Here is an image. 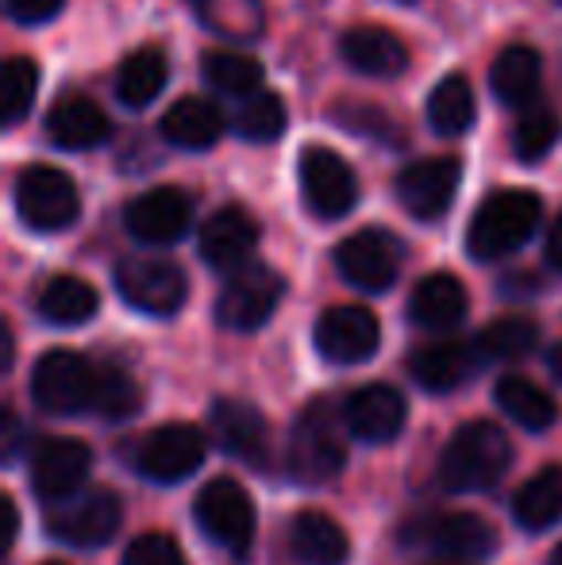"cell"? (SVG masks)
<instances>
[{
    "mask_svg": "<svg viewBox=\"0 0 562 565\" xmlns=\"http://www.w3.org/2000/svg\"><path fill=\"white\" fill-rule=\"evenodd\" d=\"M543 220V201L532 189H497L478 204L466 227V250L478 262H497L517 254L536 235Z\"/></svg>",
    "mask_w": 562,
    "mask_h": 565,
    "instance_id": "6da1fadb",
    "label": "cell"
},
{
    "mask_svg": "<svg viewBox=\"0 0 562 565\" xmlns=\"http://www.w3.org/2000/svg\"><path fill=\"white\" fill-rule=\"evenodd\" d=\"M512 447L501 427L474 419L458 427L439 458V481L447 492H486L509 473Z\"/></svg>",
    "mask_w": 562,
    "mask_h": 565,
    "instance_id": "7a4b0ae2",
    "label": "cell"
},
{
    "mask_svg": "<svg viewBox=\"0 0 562 565\" xmlns=\"http://www.w3.org/2000/svg\"><path fill=\"white\" fill-rule=\"evenodd\" d=\"M15 212H20L23 227L39 231V235H54L77 224L82 216V193H77L74 178L59 166H28L15 178Z\"/></svg>",
    "mask_w": 562,
    "mask_h": 565,
    "instance_id": "3957f363",
    "label": "cell"
},
{
    "mask_svg": "<svg viewBox=\"0 0 562 565\" xmlns=\"http://www.w3.org/2000/svg\"><path fill=\"white\" fill-rule=\"evenodd\" d=\"M193 515L209 543H216L232 558H247L251 543H255L258 515H255V500H251V492L240 481H232V477L209 481L197 492Z\"/></svg>",
    "mask_w": 562,
    "mask_h": 565,
    "instance_id": "277c9868",
    "label": "cell"
},
{
    "mask_svg": "<svg viewBox=\"0 0 562 565\" xmlns=\"http://www.w3.org/2000/svg\"><path fill=\"white\" fill-rule=\"evenodd\" d=\"M97 370L89 358L74 350H46L31 373V401L46 416H77L97 404Z\"/></svg>",
    "mask_w": 562,
    "mask_h": 565,
    "instance_id": "5b68a950",
    "label": "cell"
},
{
    "mask_svg": "<svg viewBox=\"0 0 562 565\" xmlns=\"http://www.w3.org/2000/svg\"><path fill=\"white\" fill-rule=\"evenodd\" d=\"M343 466H347V443H343V431H339L336 408H328V401L308 404L289 435L293 477L308 484H324V481H331V477H339Z\"/></svg>",
    "mask_w": 562,
    "mask_h": 565,
    "instance_id": "8992f818",
    "label": "cell"
},
{
    "mask_svg": "<svg viewBox=\"0 0 562 565\" xmlns=\"http://www.w3.org/2000/svg\"><path fill=\"white\" fill-rule=\"evenodd\" d=\"M120 520H124V504L120 497H116L113 489H82L74 492V497L66 500H54V504H46V531H51L54 539H62V543L70 546H82V551H89V546H105L108 539L120 531Z\"/></svg>",
    "mask_w": 562,
    "mask_h": 565,
    "instance_id": "52a82bcc",
    "label": "cell"
},
{
    "mask_svg": "<svg viewBox=\"0 0 562 565\" xmlns=\"http://www.w3.org/2000/svg\"><path fill=\"white\" fill-rule=\"evenodd\" d=\"M285 297V277L266 262H247L243 269L227 274L216 297V323L227 331H258Z\"/></svg>",
    "mask_w": 562,
    "mask_h": 565,
    "instance_id": "ba28073f",
    "label": "cell"
},
{
    "mask_svg": "<svg viewBox=\"0 0 562 565\" xmlns=\"http://www.w3.org/2000/svg\"><path fill=\"white\" fill-rule=\"evenodd\" d=\"M297 181L305 209L320 220H343L359 204V178H354L351 162L320 142L300 150Z\"/></svg>",
    "mask_w": 562,
    "mask_h": 565,
    "instance_id": "9c48e42d",
    "label": "cell"
},
{
    "mask_svg": "<svg viewBox=\"0 0 562 565\" xmlns=\"http://www.w3.org/2000/svg\"><path fill=\"white\" fill-rule=\"evenodd\" d=\"M116 292L124 305L147 316H173L181 312L189 297L185 269L170 258H155V254H139V258H124L113 274Z\"/></svg>",
    "mask_w": 562,
    "mask_h": 565,
    "instance_id": "30bf717a",
    "label": "cell"
},
{
    "mask_svg": "<svg viewBox=\"0 0 562 565\" xmlns=\"http://www.w3.org/2000/svg\"><path fill=\"white\" fill-rule=\"evenodd\" d=\"M401 238L385 227H362L336 246V269L351 289L385 292L401 274Z\"/></svg>",
    "mask_w": 562,
    "mask_h": 565,
    "instance_id": "8fae6325",
    "label": "cell"
},
{
    "mask_svg": "<svg viewBox=\"0 0 562 565\" xmlns=\"http://www.w3.org/2000/svg\"><path fill=\"white\" fill-rule=\"evenodd\" d=\"M458 181H463V162L450 154L421 158V162H409L405 170L393 181V193H397L401 209L413 220H443L455 204Z\"/></svg>",
    "mask_w": 562,
    "mask_h": 565,
    "instance_id": "7c38bea8",
    "label": "cell"
},
{
    "mask_svg": "<svg viewBox=\"0 0 562 565\" xmlns=\"http://www.w3.org/2000/svg\"><path fill=\"white\" fill-rule=\"evenodd\" d=\"M204 461V435L193 424H162L142 435L136 447V469L155 484H178Z\"/></svg>",
    "mask_w": 562,
    "mask_h": 565,
    "instance_id": "4fadbf2b",
    "label": "cell"
},
{
    "mask_svg": "<svg viewBox=\"0 0 562 565\" xmlns=\"http://www.w3.org/2000/svg\"><path fill=\"white\" fill-rule=\"evenodd\" d=\"M189 224H193V201L181 189L158 185L139 193L124 209V227L142 246H173L185 238Z\"/></svg>",
    "mask_w": 562,
    "mask_h": 565,
    "instance_id": "5bb4252c",
    "label": "cell"
},
{
    "mask_svg": "<svg viewBox=\"0 0 562 565\" xmlns=\"http://www.w3.org/2000/svg\"><path fill=\"white\" fill-rule=\"evenodd\" d=\"M382 323L370 308L339 305L316 320V350L336 365H359L378 354Z\"/></svg>",
    "mask_w": 562,
    "mask_h": 565,
    "instance_id": "9a60e30c",
    "label": "cell"
},
{
    "mask_svg": "<svg viewBox=\"0 0 562 565\" xmlns=\"http://www.w3.org/2000/svg\"><path fill=\"white\" fill-rule=\"evenodd\" d=\"M258 235H263L258 220L251 216L247 209H240V204H227V209H216L201 224L197 250H201L204 266L235 274V269H243L247 262H255L251 254H255V246H258Z\"/></svg>",
    "mask_w": 562,
    "mask_h": 565,
    "instance_id": "2e32d148",
    "label": "cell"
},
{
    "mask_svg": "<svg viewBox=\"0 0 562 565\" xmlns=\"http://www.w3.org/2000/svg\"><path fill=\"white\" fill-rule=\"evenodd\" d=\"M93 466V450L82 439H46L39 443L35 461H31V489L54 504L74 492H82L85 477Z\"/></svg>",
    "mask_w": 562,
    "mask_h": 565,
    "instance_id": "e0dca14e",
    "label": "cell"
},
{
    "mask_svg": "<svg viewBox=\"0 0 562 565\" xmlns=\"http://www.w3.org/2000/svg\"><path fill=\"white\" fill-rule=\"evenodd\" d=\"M339 58L362 77H401L409 70V46L397 31L359 23L339 35Z\"/></svg>",
    "mask_w": 562,
    "mask_h": 565,
    "instance_id": "ac0fdd59",
    "label": "cell"
},
{
    "mask_svg": "<svg viewBox=\"0 0 562 565\" xmlns=\"http://www.w3.org/2000/svg\"><path fill=\"white\" fill-rule=\"evenodd\" d=\"M409 419V404L405 396L393 385H367L347 401L343 408V424L354 439L362 443H390L401 435Z\"/></svg>",
    "mask_w": 562,
    "mask_h": 565,
    "instance_id": "d6986e66",
    "label": "cell"
},
{
    "mask_svg": "<svg viewBox=\"0 0 562 565\" xmlns=\"http://www.w3.org/2000/svg\"><path fill=\"white\" fill-rule=\"evenodd\" d=\"M212 435H216V447L240 461L251 466H266V450H271V431H266V419L258 416V408L243 401H216L209 412Z\"/></svg>",
    "mask_w": 562,
    "mask_h": 565,
    "instance_id": "ffe728a7",
    "label": "cell"
},
{
    "mask_svg": "<svg viewBox=\"0 0 562 565\" xmlns=\"http://www.w3.org/2000/svg\"><path fill=\"white\" fill-rule=\"evenodd\" d=\"M540 85H543V58L536 46L512 43L489 66V93L501 100L505 108H532L540 105Z\"/></svg>",
    "mask_w": 562,
    "mask_h": 565,
    "instance_id": "44dd1931",
    "label": "cell"
},
{
    "mask_svg": "<svg viewBox=\"0 0 562 565\" xmlns=\"http://www.w3.org/2000/svg\"><path fill=\"white\" fill-rule=\"evenodd\" d=\"M43 131L59 150H97L113 139V119L89 97H62L46 113Z\"/></svg>",
    "mask_w": 562,
    "mask_h": 565,
    "instance_id": "7402d4cb",
    "label": "cell"
},
{
    "mask_svg": "<svg viewBox=\"0 0 562 565\" xmlns=\"http://www.w3.org/2000/svg\"><path fill=\"white\" fill-rule=\"evenodd\" d=\"M478 365H481V358H478V350H474V342H463V339L432 342V347H421L409 358V370H413L416 385L427 388V393H450V388L466 385Z\"/></svg>",
    "mask_w": 562,
    "mask_h": 565,
    "instance_id": "603a6c76",
    "label": "cell"
},
{
    "mask_svg": "<svg viewBox=\"0 0 562 565\" xmlns=\"http://www.w3.org/2000/svg\"><path fill=\"white\" fill-rule=\"evenodd\" d=\"M424 543L432 546L435 554L455 562H481L497 551V535L481 515L474 512H447L427 520Z\"/></svg>",
    "mask_w": 562,
    "mask_h": 565,
    "instance_id": "cb8c5ba5",
    "label": "cell"
},
{
    "mask_svg": "<svg viewBox=\"0 0 562 565\" xmlns=\"http://www.w3.org/2000/svg\"><path fill=\"white\" fill-rule=\"evenodd\" d=\"M470 297L455 274H427L409 297V316L424 331H450L466 320Z\"/></svg>",
    "mask_w": 562,
    "mask_h": 565,
    "instance_id": "d4e9b609",
    "label": "cell"
},
{
    "mask_svg": "<svg viewBox=\"0 0 562 565\" xmlns=\"http://www.w3.org/2000/svg\"><path fill=\"white\" fill-rule=\"evenodd\" d=\"M158 131H162V139L170 147L201 154V150L216 147V139L224 135V116L209 97H181L158 119Z\"/></svg>",
    "mask_w": 562,
    "mask_h": 565,
    "instance_id": "484cf974",
    "label": "cell"
},
{
    "mask_svg": "<svg viewBox=\"0 0 562 565\" xmlns=\"http://www.w3.org/2000/svg\"><path fill=\"white\" fill-rule=\"evenodd\" d=\"M289 551L300 565H343L351 558L347 531L324 512H300L289 523Z\"/></svg>",
    "mask_w": 562,
    "mask_h": 565,
    "instance_id": "4316f807",
    "label": "cell"
},
{
    "mask_svg": "<svg viewBox=\"0 0 562 565\" xmlns=\"http://www.w3.org/2000/svg\"><path fill=\"white\" fill-rule=\"evenodd\" d=\"M100 308V297L85 277H74V274H62V277H51L43 285V292L35 297V312L43 316L46 323L54 328H82L97 316Z\"/></svg>",
    "mask_w": 562,
    "mask_h": 565,
    "instance_id": "83f0119b",
    "label": "cell"
},
{
    "mask_svg": "<svg viewBox=\"0 0 562 565\" xmlns=\"http://www.w3.org/2000/svg\"><path fill=\"white\" fill-rule=\"evenodd\" d=\"M166 82H170V62H166V54L158 51V46H139L136 54H128V58L120 62L113 89L124 108L139 113V108L155 105V97L166 89Z\"/></svg>",
    "mask_w": 562,
    "mask_h": 565,
    "instance_id": "f1b7e54d",
    "label": "cell"
},
{
    "mask_svg": "<svg viewBox=\"0 0 562 565\" xmlns=\"http://www.w3.org/2000/svg\"><path fill=\"white\" fill-rule=\"evenodd\" d=\"M427 127L443 139H458L474 127V116H478V97H474V85L466 74H447L439 77V85L432 89L424 105Z\"/></svg>",
    "mask_w": 562,
    "mask_h": 565,
    "instance_id": "f546056e",
    "label": "cell"
},
{
    "mask_svg": "<svg viewBox=\"0 0 562 565\" xmlns=\"http://www.w3.org/2000/svg\"><path fill=\"white\" fill-rule=\"evenodd\" d=\"M494 396H497V408H501L512 424L524 427V431H548V427H555V419H559L555 396H551L548 388L536 385V381L517 377V373L497 381Z\"/></svg>",
    "mask_w": 562,
    "mask_h": 565,
    "instance_id": "4dcf8cb0",
    "label": "cell"
},
{
    "mask_svg": "<svg viewBox=\"0 0 562 565\" xmlns=\"http://www.w3.org/2000/svg\"><path fill=\"white\" fill-rule=\"evenodd\" d=\"M201 77L212 93L220 97H240L251 100L263 93L266 70L255 54H240V51H209L201 58Z\"/></svg>",
    "mask_w": 562,
    "mask_h": 565,
    "instance_id": "1f68e13d",
    "label": "cell"
},
{
    "mask_svg": "<svg viewBox=\"0 0 562 565\" xmlns=\"http://www.w3.org/2000/svg\"><path fill=\"white\" fill-rule=\"evenodd\" d=\"M512 515L524 531H548L562 520V469L543 466L536 477H528L512 497Z\"/></svg>",
    "mask_w": 562,
    "mask_h": 565,
    "instance_id": "d6a6232c",
    "label": "cell"
},
{
    "mask_svg": "<svg viewBox=\"0 0 562 565\" xmlns=\"http://www.w3.org/2000/svg\"><path fill=\"white\" fill-rule=\"evenodd\" d=\"M540 347V323L528 316H505L478 331L474 350H478L481 365L486 362H517V358L532 354Z\"/></svg>",
    "mask_w": 562,
    "mask_h": 565,
    "instance_id": "836d02e7",
    "label": "cell"
},
{
    "mask_svg": "<svg viewBox=\"0 0 562 565\" xmlns=\"http://www.w3.org/2000/svg\"><path fill=\"white\" fill-rule=\"evenodd\" d=\"M559 135H562V119L555 108L532 105L517 116V124H512V154H517V162L536 166L555 150Z\"/></svg>",
    "mask_w": 562,
    "mask_h": 565,
    "instance_id": "e575fe53",
    "label": "cell"
},
{
    "mask_svg": "<svg viewBox=\"0 0 562 565\" xmlns=\"http://www.w3.org/2000/svg\"><path fill=\"white\" fill-rule=\"evenodd\" d=\"M39 93V66L28 54H12L0 70V124L15 127L31 116Z\"/></svg>",
    "mask_w": 562,
    "mask_h": 565,
    "instance_id": "d590c367",
    "label": "cell"
},
{
    "mask_svg": "<svg viewBox=\"0 0 562 565\" xmlns=\"http://www.w3.org/2000/svg\"><path fill=\"white\" fill-rule=\"evenodd\" d=\"M285 127H289V108H285V100L278 93H258V97L243 100V108L235 113L232 119V131L240 135L243 142H278L285 135Z\"/></svg>",
    "mask_w": 562,
    "mask_h": 565,
    "instance_id": "8d00e7d4",
    "label": "cell"
},
{
    "mask_svg": "<svg viewBox=\"0 0 562 565\" xmlns=\"http://www.w3.org/2000/svg\"><path fill=\"white\" fill-rule=\"evenodd\" d=\"M139 408H142V388L136 385V377H128L120 365H100L93 412H100L105 419H128Z\"/></svg>",
    "mask_w": 562,
    "mask_h": 565,
    "instance_id": "74e56055",
    "label": "cell"
},
{
    "mask_svg": "<svg viewBox=\"0 0 562 565\" xmlns=\"http://www.w3.org/2000/svg\"><path fill=\"white\" fill-rule=\"evenodd\" d=\"M331 119L339 127H347L351 135H362V139H374V142H401V131L393 127V119L385 116V108L378 105H336L331 108Z\"/></svg>",
    "mask_w": 562,
    "mask_h": 565,
    "instance_id": "f35d334b",
    "label": "cell"
},
{
    "mask_svg": "<svg viewBox=\"0 0 562 565\" xmlns=\"http://www.w3.org/2000/svg\"><path fill=\"white\" fill-rule=\"evenodd\" d=\"M124 565H185V554H181V546L173 543L170 535L150 531V535H139L136 543L128 546Z\"/></svg>",
    "mask_w": 562,
    "mask_h": 565,
    "instance_id": "ab89813d",
    "label": "cell"
},
{
    "mask_svg": "<svg viewBox=\"0 0 562 565\" xmlns=\"http://www.w3.org/2000/svg\"><path fill=\"white\" fill-rule=\"evenodd\" d=\"M62 8H66V0H4L8 20H15L20 28H43Z\"/></svg>",
    "mask_w": 562,
    "mask_h": 565,
    "instance_id": "60d3db41",
    "label": "cell"
},
{
    "mask_svg": "<svg viewBox=\"0 0 562 565\" xmlns=\"http://www.w3.org/2000/svg\"><path fill=\"white\" fill-rule=\"evenodd\" d=\"M543 262H548L555 274H562V212L555 216V224L548 231V243H543Z\"/></svg>",
    "mask_w": 562,
    "mask_h": 565,
    "instance_id": "b9f144b4",
    "label": "cell"
},
{
    "mask_svg": "<svg viewBox=\"0 0 562 565\" xmlns=\"http://www.w3.org/2000/svg\"><path fill=\"white\" fill-rule=\"evenodd\" d=\"M0 508H4V551H12L15 531H20V512H15L12 497H0Z\"/></svg>",
    "mask_w": 562,
    "mask_h": 565,
    "instance_id": "7bdbcfd3",
    "label": "cell"
},
{
    "mask_svg": "<svg viewBox=\"0 0 562 565\" xmlns=\"http://www.w3.org/2000/svg\"><path fill=\"white\" fill-rule=\"evenodd\" d=\"M548 365H551V373H555V377L562 381V342H559V347L548 354Z\"/></svg>",
    "mask_w": 562,
    "mask_h": 565,
    "instance_id": "ee69618b",
    "label": "cell"
},
{
    "mask_svg": "<svg viewBox=\"0 0 562 565\" xmlns=\"http://www.w3.org/2000/svg\"><path fill=\"white\" fill-rule=\"evenodd\" d=\"M189 4H193V8H197V15H201V12H204V8H209V4H212V0H189Z\"/></svg>",
    "mask_w": 562,
    "mask_h": 565,
    "instance_id": "f6af8a7d",
    "label": "cell"
},
{
    "mask_svg": "<svg viewBox=\"0 0 562 565\" xmlns=\"http://www.w3.org/2000/svg\"><path fill=\"white\" fill-rule=\"evenodd\" d=\"M551 565H562V543L555 546V554H551Z\"/></svg>",
    "mask_w": 562,
    "mask_h": 565,
    "instance_id": "bcb514c9",
    "label": "cell"
},
{
    "mask_svg": "<svg viewBox=\"0 0 562 565\" xmlns=\"http://www.w3.org/2000/svg\"><path fill=\"white\" fill-rule=\"evenodd\" d=\"M46 565H62V562H46Z\"/></svg>",
    "mask_w": 562,
    "mask_h": 565,
    "instance_id": "7dc6e473",
    "label": "cell"
}]
</instances>
